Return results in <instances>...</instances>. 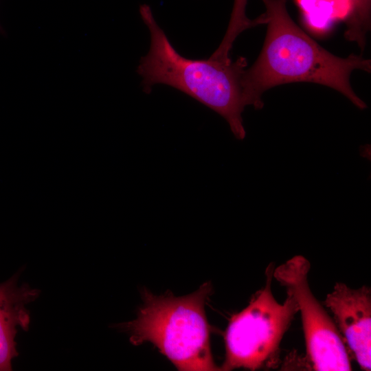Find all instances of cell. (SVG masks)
Here are the masks:
<instances>
[{"label":"cell","mask_w":371,"mask_h":371,"mask_svg":"<svg viewBox=\"0 0 371 371\" xmlns=\"http://www.w3.org/2000/svg\"><path fill=\"white\" fill-rule=\"evenodd\" d=\"M139 14L150 36L148 52L137 67L144 91L150 93L157 84L177 89L222 116L234 137L243 140L246 135L242 117L245 105L240 79L246 58L239 57L232 62L186 58L172 46L148 5H141Z\"/></svg>","instance_id":"obj_2"},{"label":"cell","mask_w":371,"mask_h":371,"mask_svg":"<svg viewBox=\"0 0 371 371\" xmlns=\"http://www.w3.org/2000/svg\"><path fill=\"white\" fill-rule=\"evenodd\" d=\"M0 32L1 33L3 32V30L2 27L1 26V25H0Z\"/></svg>","instance_id":"obj_10"},{"label":"cell","mask_w":371,"mask_h":371,"mask_svg":"<svg viewBox=\"0 0 371 371\" xmlns=\"http://www.w3.org/2000/svg\"><path fill=\"white\" fill-rule=\"evenodd\" d=\"M287 1L262 0L267 30L258 58L241 76L245 106L262 109V95L273 87L308 82L335 89L359 109H366V104L351 87L350 76L356 69L370 72V60L355 54L340 58L323 48L293 21Z\"/></svg>","instance_id":"obj_1"},{"label":"cell","mask_w":371,"mask_h":371,"mask_svg":"<svg viewBox=\"0 0 371 371\" xmlns=\"http://www.w3.org/2000/svg\"><path fill=\"white\" fill-rule=\"evenodd\" d=\"M352 11L346 21L347 29L345 37L356 42L363 50L366 36L370 27L371 0H350Z\"/></svg>","instance_id":"obj_9"},{"label":"cell","mask_w":371,"mask_h":371,"mask_svg":"<svg viewBox=\"0 0 371 371\" xmlns=\"http://www.w3.org/2000/svg\"><path fill=\"white\" fill-rule=\"evenodd\" d=\"M274 265L265 271V283L241 311L232 315L224 335L225 355L221 370L244 368L251 371L276 367L280 346L296 313L297 304L286 292L280 303L273 295Z\"/></svg>","instance_id":"obj_4"},{"label":"cell","mask_w":371,"mask_h":371,"mask_svg":"<svg viewBox=\"0 0 371 371\" xmlns=\"http://www.w3.org/2000/svg\"><path fill=\"white\" fill-rule=\"evenodd\" d=\"M309 261L297 255L274 268L273 277L295 300L300 313L307 364L317 371L352 370L351 355L332 317L312 293Z\"/></svg>","instance_id":"obj_5"},{"label":"cell","mask_w":371,"mask_h":371,"mask_svg":"<svg viewBox=\"0 0 371 371\" xmlns=\"http://www.w3.org/2000/svg\"><path fill=\"white\" fill-rule=\"evenodd\" d=\"M212 291L210 282L181 297L170 292L157 296L144 290L136 319L119 326L128 333L132 344L152 343L178 370H221L212 354L210 326L205 312Z\"/></svg>","instance_id":"obj_3"},{"label":"cell","mask_w":371,"mask_h":371,"mask_svg":"<svg viewBox=\"0 0 371 371\" xmlns=\"http://www.w3.org/2000/svg\"><path fill=\"white\" fill-rule=\"evenodd\" d=\"M322 304L332 318L350 355L361 369L371 368V290L363 285L352 289L336 282Z\"/></svg>","instance_id":"obj_6"},{"label":"cell","mask_w":371,"mask_h":371,"mask_svg":"<svg viewBox=\"0 0 371 371\" xmlns=\"http://www.w3.org/2000/svg\"><path fill=\"white\" fill-rule=\"evenodd\" d=\"M248 0H234L229 22L224 37L218 48L211 57L226 60L229 59V54L236 38L245 30L257 25L264 24L261 15L254 20L246 16V5Z\"/></svg>","instance_id":"obj_8"},{"label":"cell","mask_w":371,"mask_h":371,"mask_svg":"<svg viewBox=\"0 0 371 371\" xmlns=\"http://www.w3.org/2000/svg\"><path fill=\"white\" fill-rule=\"evenodd\" d=\"M21 271L0 283V371L12 370L18 356L16 336L19 329L27 330L30 313L27 306L35 301L40 291L20 282Z\"/></svg>","instance_id":"obj_7"}]
</instances>
